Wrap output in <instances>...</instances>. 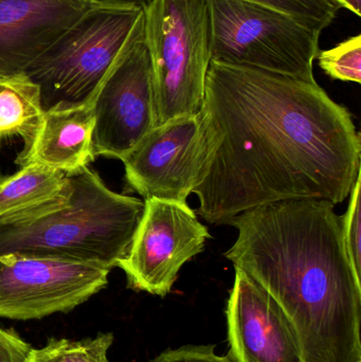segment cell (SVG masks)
Listing matches in <instances>:
<instances>
[{"label": "cell", "mask_w": 361, "mask_h": 362, "mask_svg": "<svg viewBox=\"0 0 361 362\" xmlns=\"http://www.w3.org/2000/svg\"><path fill=\"white\" fill-rule=\"evenodd\" d=\"M199 119L192 193L207 223L228 225L244 211L284 200L336 206L361 173L353 117L316 81L211 61Z\"/></svg>", "instance_id": "6da1fadb"}, {"label": "cell", "mask_w": 361, "mask_h": 362, "mask_svg": "<svg viewBox=\"0 0 361 362\" xmlns=\"http://www.w3.org/2000/svg\"><path fill=\"white\" fill-rule=\"evenodd\" d=\"M225 253L264 287L298 333L307 362H361V281L326 199L284 200L239 213Z\"/></svg>", "instance_id": "7a4b0ae2"}, {"label": "cell", "mask_w": 361, "mask_h": 362, "mask_svg": "<svg viewBox=\"0 0 361 362\" xmlns=\"http://www.w3.org/2000/svg\"><path fill=\"white\" fill-rule=\"evenodd\" d=\"M67 177L61 197L0 221V255L50 257L110 270L118 267L129 255L144 202L112 191L88 167Z\"/></svg>", "instance_id": "3957f363"}, {"label": "cell", "mask_w": 361, "mask_h": 362, "mask_svg": "<svg viewBox=\"0 0 361 362\" xmlns=\"http://www.w3.org/2000/svg\"><path fill=\"white\" fill-rule=\"evenodd\" d=\"M144 18L126 0H93L25 74L38 85L45 110L90 103L104 76Z\"/></svg>", "instance_id": "277c9868"}, {"label": "cell", "mask_w": 361, "mask_h": 362, "mask_svg": "<svg viewBox=\"0 0 361 362\" xmlns=\"http://www.w3.org/2000/svg\"><path fill=\"white\" fill-rule=\"evenodd\" d=\"M144 38L152 64L157 125L197 116L211 62L206 0H153L144 8Z\"/></svg>", "instance_id": "5b68a950"}, {"label": "cell", "mask_w": 361, "mask_h": 362, "mask_svg": "<svg viewBox=\"0 0 361 362\" xmlns=\"http://www.w3.org/2000/svg\"><path fill=\"white\" fill-rule=\"evenodd\" d=\"M211 61L314 82L319 32L248 0H206Z\"/></svg>", "instance_id": "8992f818"}, {"label": "cell", "mask_w": 361, "mask_h": 362, "mask_svg": "<svg viewBox=\"0 0 361 362\" xmlns=\"http://www.w3.org/2000/svg\"><path fill=\"white\" fill-rule=\"evenodd\" d=\"M95 157L120 159L157 127L144 18L108 70L93 102Z\"/></svg>", "instance_id": "52a82bcc"}, {"label": "cell", "mask_w": 361, "mask_h": 362, "mask_svg": "<svg viewBox=\"0 0 361 362\" xmlns=\"http://www.w3.org/2000/svg\"><path fill=\"white\" fill-rule=\"evenodd\" d=\"M110 270L30 255H0V318L37 320L69 313L108 284Z\"/></svg>", "instance_id": "ba28073f"}, {"label": "cell", "mask_w": 361, "mask_h": 362, "mask_svg": "<svg viewBox=\"0 0 361 362\" xmlns=\"http://www.w3.org/2000/svg\"><path fill=\"white\" fill-rule=\"evenodd\" d=\"M211 238L188 204L150 198L129 255L119 263L129 288L165 297L179 270L203 252Z\"/></svg>", "instance_id": "9c48e42d"}, {"label": "cell", "mask_w": 361, "mask_h": 362, "mask_svg": "<svg viewBox=\"0 0 361 362\" xmlns=\"http://www.w3.org/2000/svg\"><path fill=\"white\" fill-rule=\"evenodd\" d=\"M201 144L199 114L157 125L123 157L127 183L144 200L188 204L199 173Z\"/></svg>", "instance_id": "30bf717a"}, {"label": "cell", "mask_w": 361, "mask_h": 362, "mask_svg": "<svg viewBox=\"0 0 361 362\" xmlns=\"http://www.w3.org/2000/svg\"><path fill=\"white\" fill-rule=\"evenodd\" d=\"M227 304L229 358L232 362H307L298 333L273 296L235 267Z\"/></svg>", "instance_id": "8fae6325"}, {"label": "cell", "mask_w": 361, "mask_h": 362, "mask_svg": "<svg viewBox=\"0 0 361 362\" xmlns=\"http://www.w3.org/2000/svg\"><path fill=\"white\" fill-rule=\"evenodd\" d=\"M93 0H0V76L25 69Z\"/></svg>", "instance_id": "7c38bea8"}, {"label": "cell", "mask_w": 361, "mask_h": 362, "mask_svg": "<svg viewBox=\"0 0 361 362\" xmlns=\"http://www.w3.org/2000/svg\"><path fill=\"white\" fill-rule=\"evenodd\" d=\"M93 129L91 102L45 110L40 127L25 142L16 163L20 167L36 163L65 174L76 173L95 160Z\"/></svg>", "instance_id": "4fadbf2b"}, {"label": "cell", "mask_w": 361, "mask_h": 362, "mask_svg": "<svg viewBox=\"0 0 361 362\" xmlns=\"http://www.w3.org/2000/svg\"><path fill=\"white\" fill-rule=\"evenodd\" d=\"M67 174L46 165H23L16 173L0 178V221L32 212L65 193Z\"/></svg>", "instance_id": "5bb4252c"}, {"label": "cell", "mask_w": 361, "mask_h": 362, "mask_svg": "<svg viewBox=\"0 0 361 362\" xmlns=\"http://www.w3.org/2000/svg\"><path fill=\"white\" fill-rule=\"evenodd\" d=\"M40 87L25 72L0 76V138L31 139L44 117Z\"/></svg>", "instance_id": "9a60e30c"}, {"label": "cell", "mask_w": 361, "mask_h": 362, "mask_svg": "<svg viewBox=\"0 0 361 362\" xmlns=\"http://www.w3.org/2000/svg\"><path fill=\"white\" fill-rule=\"evenodd\" d=\"M112 333H99L82 340L50 339L40 349L32 348L25 362H110Z\"/></svg>", "instance_id": "2e32d148"}, {"label": "cell", "mask_w": 361, "mask_h": 362, "mask_svg": "<svg viewBox=\"0 0 361 362\" xmlns=\"http://www.w3.org/2000/svg\"><path fill=\"white\" fill-rule=\"evenodd\" d=\"M282 11L307 27L321 33L336 18L341 6L336 0H248Z\"/></svg>", "instance_id": "e0dca14e"}, {"label": "cell", "mask_w": 361, "mask_h": 362, "mask_svg": "<svg viewBox=\"0 0 361 362\" xmlns=\"http://www.w3.org/2000/svg\"><path fill=\"white\" fill-rule=\"evenodd\" d=\"M320 68L334 80L361 83V35L353 36L317 55Z\"/></svg>", "instance_id": "ac0fdd59"}, {"label": "cell", "mask_w": 361, "mask_h": 362, "mask_svg": "<svg viewBox=\"0 0 361 362\" xmlns=\"http://www.w3.org/2000/svg\"><path fill=\"white\" fill-rule=\"evenodd\" d=\"M350 202L343 219V242L355 276L361 281L360 174L350 193Z\"/></svg>", "instance_id": "d6986e66"}, {"label": "cell", "mask_w": 361, "mask_h": 362, "mask_svg": "<svg viewBox=\"0 0 361 362\" xmlns=\"http://www.w3.org/2000/svg\"><path fill=\"white\" fill-rule=\"evenodd\" d=\"M152 362H232L228 355L220 356L215 353L214 346H184L170 349L156 357Z\"/></svg>", "instance_id": "ffe728a7"}, {"label": "cell", "mask_w": 361, "mask_h": 362, "mask_svg": "<svg viewBox=\"0 0 361 362\" xmlns=\"http://www.w3.org/2000/svg\"><path fill=\"white\" fill-rule=\"evenodd\" d=\"M31 350L17 334L0 329V362H25Z\"/></svg>", "instance_id": "44dd1931"}, {"label": "cell", "mask_w": 361, "mask_h": 362, "mask_svg": "<svg viewBox=\"0 0 361 362\" xmlns=\"http://www.w3.org/2000/svg\"><path fill=\"white\" fill-rule=\"evenodd\" d=\"M341 8L351 11L356 16L361 15V0H336Z\"/></svg>", "instance_id": "7402d4cb"}, {"label": "cell", "mask_w": 361, "mask_h": 362, "mask_svg": "<svg viewBox=\"0 0 361 362\" xmlns=\"http://www.w3.org/2000/svg\"><path fill=\"white\" fill-rule=\"evenodd\" d=\"M126 1L137 2V4H139L140 6H143V8H146V6H148V4H150V2L153 1V0H126Z\"/></svg>", "instance_id": "603a6c76"}]
</instances>
